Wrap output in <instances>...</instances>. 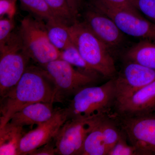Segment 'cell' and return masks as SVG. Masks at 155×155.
Returning a JSON list of instances; mask_svg holds the SVG:
<instances>
[{
  "mask_svg": "<svg viewBox=\"0 0 155 155\" xmlns=\"http://www.w3.org/2000/svg\"><path fill=\"white\" fill-rule=\"evenodd\" d=\"M102 120L87 134L81 155H107L108 150L101 126Z\"/></svg>",
  "mask_w": 155,
  "mask_h": 155,
  "instance_id": "cell-18",
  "label": "cell"
},
{
  "mask_svg": "<svg viewBox=\"0 0 155 155\" xmlns=\"http://www.w3.org/2000/svg\"><path fill=\"white\" fill-rule=\"evenodd\" d=\"M25 134L23 127L10 122L0 128V155H19L20 142Z\"/></svg>",
  "mask_w": 155,
  "mask_h": 155,
  "instance_id": "cell-15",
  "label": "cell"
},
{
  "mask_svg": "<svg viewBox=\"0 0 155 155\" xmlns=\"http://www.w3.org/2000/svg\"><path fill=\"white\" fill-rule=\"evenodd\" d=\"M73 16L76 19L79 12L80 0H67Z\"/></svg>",
  "mask_w": 155,
  "mask_h": 155,
  "instance_id": "cell-29",
  "label": "cell"
},
{
  "mask_svg": "<svg viewBox=\"0 0 155 155\" xmlns=\"http://www.w3.org/2000/svg\"><path fill=\"white\" fill-rule=\"evenodd\" d=\"M14 19L7 17L0 19V48L3 47L13 35L15 27Z\"/></svg>",
  "mask_w": 155,
  "mask_h": 155,
  "instance_id": "cell-24",
  "label": "cell"
},
{
  "mask_svg": "<svg viewBox=\"0 0 155 155\" xmlns=\"http://www.w3.org/2000/svg\"><path fill=\"white\" fill-rule=\"evenodd\" d=\"M127 140L126 137L122 131L119 140L107 155H137L135 148L128 144Z\"/></svg>",
  "mask_w": 155,
  "mask_h": 155,
  "instance_id": "cell-23",
  "label": "cell"
},
{
  "mask_svg": "<svg viewBox=\"0 0 155 155\" xmlns=\"http://www.w3.org/2000/svg\"><path fill=\"white\" fill-rule=\"evenodd\" d=\"M101 124L108 153L119 140L122 130L113 115L104 118Z\"/></svg>",
  "mask_w": 155,
  "mask_h": 155,
  "instance_id": "cell-20",
  "label": "cell"
},
{
  "mask_svg": "<svg viewBox=\"0 0 155 155\" xmlns=\"http://www.w3.org/2000/svg\"><path fill=\"white\" fill-rule=\"evenodd\" d=\"M69 25L59 19H51L46 21V26L50 41L60 51L73 44Z\"/></svg>",
  "mask_w": 155,
  "mask_h": 155,
  "instance_id": "cell-17",
  "label": "cell"
},
{
  "mask_svg": "<svg viewBox=\"0 0 155 155\" xmlns=\"http://www.w3.org/2000/svg\"><path fill=\"white\" fill-rule=\"evenodd\" d=\"M30 58L25 52L19 33L0 48V96H5L19 82Z\"/></svg>",
  "mask_w": 155,
  "mask_h": 155,
  "instance_id": "cell-6",
  "label": "cell"
},
{
  "mask_svg": "<svg viewBox=\"0 0 155 155\" xmlns=\"http://www.w3.org/2000/svg\"><path fill=\"white\" fill-rule=\"evenodd\" d=\"M91 5L114 20L124 34L155 43V23L139 11L111 6L102 0H91Z\"/></svg>",
  "mask_w": 155,
  "mask_h": 155,
  "instance_id": "cell-8",
  "label": "cell"
},
{
  "mask_svg": "<svg viewBox=\"0 0 155 155\" xmlns=\"http://www.w3.org/2000/svg\"><path fill=\"white\" fill-rule=\"evenodd\" d=\"M30 155H57L54 139L48 143L40 147L32 152Z\"/></svg>",
  "mask_w": 155,
  "mask_h": 155,
  "instance_id": "cell-28",
  "label": "cell"
},
{
  "mask_svg": "<svg viewBox=\"0 0 155 155\" xmlns=\"http://www.w3.org/2000/svg\"><path fill=\"white\" fill-rule=\"evenodd\" d=\"M134 6L147 19L155 23V0H134Z\"/></svg>",
  "mask_w": 155,
  "mask_h": 155,
  "instance_id": "cell-25",
  "label": "cell"
},
{
  "mask_svg": "<svg viewBox=\"0 0 155 155\" xmlns=\"http://www.w3.org/2000/svg\"><path fill=\"white\" fill-rule=\"evenodd\" d=\"M17 0H0V18L14 19L17 11Z\"/></svg>",
  "mask_w": 155,
  "mask_h": 155,
  "instance_id": "cell-26",
  "label": "cell"
},
{
  "mask_svg": "<svg viewBox=\"0 0 155 155\" xmlns=\"http://www.w3.org/2000/svg\"><path fill=\"white\" fill-rule=\"evenodd\" d=\"M155 80V69L127 61L123 69L115 77V107Z\"/></svg>",
  "mask_w": 155,
  "mask_h": 155,
  "instance_id": "cell-10",
  "label": "cell"
},
{
  "mask_svg": "<svg viewBox=\"0 0 155 155\" xmlns=\"http://www.w3.org/2000/svg\"><path fill=\"white\" fill-rule=\"evenodd\" d=\"M72 41L83 59L104 77H115L116 69L110 49L84 22L77 20L69 25Z\"/></svg>",
  "mask_w": 155,
  "mask_h": 155,
  "instance_id": "cell-3",
  "label": "cell"
},
{
  "mask_svg": "<svg viewBox=\"0 0 155 155\" xmlns=\"http://www.w3.org/2000/svg\"><path fill=\"white\" fill-rule=\"evenodd\" d=\"M137 155H155V113L137 116L113 115Z\"/></svg>",
  "mask_w": 155,
  "mask_h": 155,
  "instance_id": "cell-7",
  "label": "cell"
},
{
  "mask_svg": "<svg viewBox=\"0 0 155 155\" xmlns=\"http://www.w3.org/2000/svg\"><path fill=\"white\" fill-rule=\"evenodd\" d=\"M125 58L127 61L155 69V43L142 39L127 51Z\"/></svg>",
  "mask_w": 155,
  "mask_h": 155,
  "instance_id": "cell-16",
  "label": "cell"
},
{
  "mask_svg": "<svg viewBox=\"0 0 155 155\" xmlns=\"http://www.w3.org/2000/svg\"><path fill=\"white\" fill-rule=\"evenodd\" d=\"M18 33L25 52L41 67L60 59L61 51L50 41L43 19L25 17L21 20Z\"/></svg>",
  "mask_w": 155,
  "mask_h": 155,
  "instance_id": "cell-4",
  "label": "cell"
},
{
  "mask_svg": "<svg viewBox=\"0 0 155 155\" xmlns=\"http://www.w3.org/2000/svg\"><path fill=\"white\" fill-rule=\"evenodd\" d=\"M52 103L38 102L28 105L13 114L9 122L12 125L24 127L38 125L52 118L58 110Z\"/></svg>",
  "mask_w": 155,
  "mask_h": 155,
  "instance_id": "cell-14",
  "label": "cell"
},
{
  "mask_svg": "<svg viewBox=\"0 0 155 155\" xmlns=\"http://www.w3.org/2000/svg\"><path fill=\"white\" fill-rule=\"evenodd\" d=\"M68 119L66 108H58L49 120L25 133L20 142L19 155H29L37 149L52 140Z\"/></svg>",
  "mask_w": 155,
  "mask_h": 155,
  "instance_id": "cell-11",
  "label": "cell"
},
{
  "mask_svg": "<svg viewBox=\"0 0 155 155\" xmlns=\"http://www.w3.org/2000/svg\"><path fill=\"white\" fill-rule=\"evenodd\" d=\"M60 59L90 75L98 78L101 75L87 63L74 44L61 51Z\"/></svg>",
  "mask_w": 155,
  "mask_h": 155,
  "instance_id": "cell-19",
  "label": "cell"
},
{
  "mask_svg": "<svg viewBox=\"0 0 155 155\" xmlns=\"http://www.w3.org/2000/svg\"><path fill=\"white\" fill-rule=\"evenodd\" d=\"M83 22L109 49L118 46L124 40V34L114 20L93 6L85 11Z\"/></svg>",
  "mask_w": 155,
  "mask_h": 155,
  "instance_id": "cell-12",
  "label": "cell"
},
{
  "mask_svg": "<svg viewBox=\"0 0 155 155\" xmlns=\"http://www.w3.org/2000/svg\"><path fill=\"white\" fill-rule=\"evenodd\" d=\"M54 85L56 102H63L82 89L92 86L98 77L75 69L69 63L59 59L42 67Z\"/></svg>",
  "mask_w": 155,
  "mask_h": 155,
  "instance_id": "cell-5",
  "label": "cell"
},
{
  "mask_svg": "<svg viewBox=\"0 0 155 155\" xmlns=\"http://www.w3.org/2000/svg\"><path fill=\"white\" fill-rule=\"evenodd\" d=\"M19 1L22 8L29 12L34 17L46 21L51 19H59L51 11L45 0H19Z\"/></svg>",
  "mask_w": 155,
  "mask_h": 155,
  "instance_id": "cell-21",
  "label": "cell"
},
{
  "mask_svg": "<svg viewBox=\"0 0 155 155\" xmlns=\"http://www.w3.org/2000/svg\"><path fill=\"white\" fill-rule=\"evenodd\" d=\"M111 6L126 10L139 11L134 6V0H102Z\"/></svg>",
  "mask_w": 155,
  "mask_h": 155,
  "instance_id": "cell-27",
  "label": "cell"
},
{
  "mask_svg": "<svg viewBox=\"0 0 155 155\" xmlns=\"http://www.w3.org/2000/svg\"><path fill=\"white\" fill-rule=\"evenodd\" d=\"M104 118L68 119L54 138L57 154L81 155L87 134Z\"/></svg>",
  "mask_w": 155,
  "mask_h": 155,
  "instance_id": "cell-9",
  "label": "cell"
},
{
  "mask_svg": "<svg viewBox=\"0 0 155 155\" xmlns=\"http://www.w3.org/2000/svg\"><path fill=\"white\" fill-rule=\"evenodd\" d=\"M116 104L114 77L101 86L87 87L77 93L66 108L68 119L110 117Z\"/></svg>",
  "mask_w": 155,
  "mask_h": 155,
  "instance_id": "cell-2",
  "label": "cell"
},
{
  "mask_svg": "<svg viewBox=\"0 0 155 155\" xmlns=\"http://www.w3.org/2000/svg\"><path fill=\"white\" fill-rule=\"evenodd\" d=\"M56 17L62 22L70 25L76 19L73 16L67 0H45Z\"/></svg>",
  "mask_w": 155,
  "mask_h": 155,
  "instance_id": "cell-22",
  "label": "cell"
},
{
  "mask_svg": "<svg viewBox=\"0 0 155 155\" xmlns=\"http://www.w3.org/2000/svg\"><path fill=\"white\" fill-rule=\"evenodd\" d=\"M38 102H56L55 87L43 68L28 66L17 85L1 98L0 128L20 109Z\"/></svg>",
  "mask_w": 155,
  "mask_h": 155,
  "instance_id": "cell-1",
  "label": "cell"
},
{
  "mask_svg": "<svg viewBox=\"0 0 155 155\" xmlns=\"http://www.w3.org/2000/svg\"><path fill=\"white\" fill-rule=\"evenodd\" d=\"M116 114L137 116L155 113V80L116 106Z\"/></svg>",
  "mask_w": 155,
  "mask_h": 155,
  "instance_id": "cell-13",
  "label": "cell"
}]
</instances>
